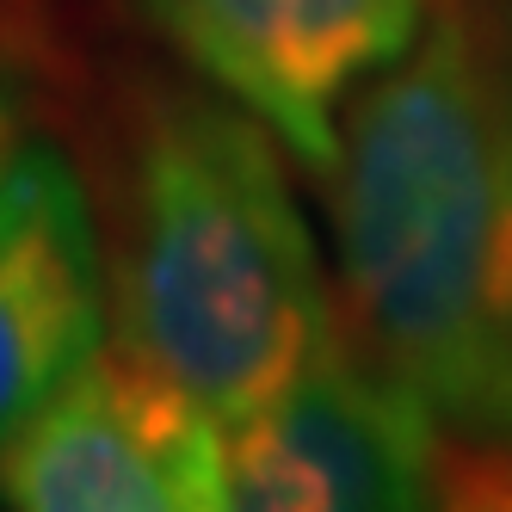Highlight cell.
Listing matches in <instances>:
<instances>
[{"instance_id":"obj_5","label":"cell","mask_w":512,"mask_h":512,"mask_svg":"<svg viewBox=\"0 0 512 512\" xmlns=\"http://www.w3.org/2000/svg\"><path fill=\"white\" fill-rule=\"evenodd\" d=\"M0 500L19 512H223V426L105 340L0 451Z\"/></svg>"},{"instance_id":"obj_1","label":"cell","mask_w":512,"mask_h":512,"mask_svg":"<svg viewBox=\"0 0 512 512\" xmlns=\"http://www.w3.org/2000/svg\"><path fill=\"white\" fill-rule=\"evenodd\" d=\"M340 327L451 451L512 445V0H438L352 99L327 179Z\"/></svg>"},{"instance_id":"obj_8","label":"cell","mask_w":512,"mask_h":512,"mask_svg":"<svg viewBox=\"0 0 512 512\" xmlns=\"http://www.w3.org/2000/svg\"><path fill=\"white\" fill-rule=\"evenodd\" d=\"M445 506H494L512 512V445L500 451H451L445 457Z\"/></svg>"},{"instance_id":"obj_3","label":"cell","mask_w":512,"mask_h":512,"mask_svg":"<svg viewBox=\"0 0 512 512\" xmlns=\"http://www.w3.org/2000/svg\"><path fill=\"white\" fill-rule=\"evenodd\" d=\"M136 13L327 186L352 99L414 50L438 0H136Z\"/></svg>"},{"instance_id":"obj_7","label":"cell","mask_w":512,"mask_h":512,"mask_svg":"<svg viewBox=\"0 0 512 512\" xmlns=\"http://www.w3.org/2000/svg\"><path fill=\"white\" fill-rule=\"evenodd\" d=\"M38 112H44V75L7 31H0V173L13 167V155L38 136Z\"/></svg>"},{"instance_id":"obj_4","label":"cell","mask_w":512,"mask_h":512,"mask_svg":"<svg viewBox=\"0 0 512 512\" xmlns=\"http://www.w3.org/2000/svg\"><path fill=\"white\" fill-rule=\"evenodd\" d=\"M229 506L247 512H389L432 506L451 438L438 414L346 327L260 414L223 432Z\"/></svg>"},{"instance_id":"obj_2","label":"cell","mask_w":512,"mask_h":512,"mask_svg":"<svg viewBox=\"0 0 512 512\" xmlns=\"http://www.w3.org/2000/svg\"><path fill=\"white\" fill-rule=\"evenodd\" d=\"M118 346L241 426L340 334L284 142L223 93L136 105L118 198Z\"/></svg>"},{"instance_id":"obj_6","label":"cell","mask_w":512,"mask_h":512,"mask_svg":"<svg viewBox=\"0 0 512 512\" xmlns=\"http://www.w3.org/2000/svg\"><path fill=\"white\" fill-rule=\"evenodd\" d=\"M112 272L75 155L31 136L0 173V451L105 346Z\"/></svg>"}]
</instances>
